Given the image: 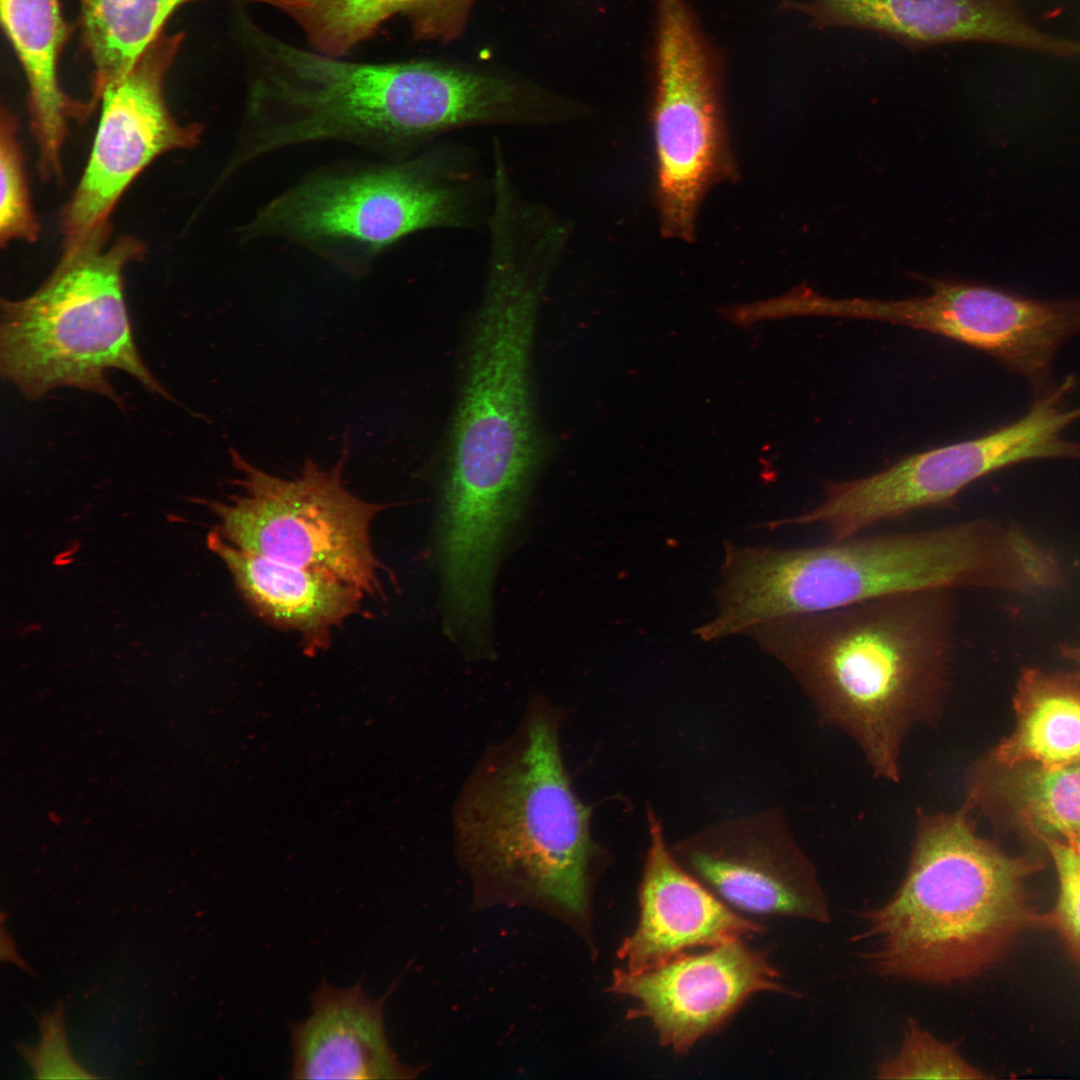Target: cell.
Here are the masks:
<instances>
[{
	"mask_svg": "<svg viewBox=\"0 0 1080 1080\" xmlns=\"http://www.w3.org/2000/svg\"><path fill=\"white\" fill-rule=\"evenodd\" d=\"M239 35L246 94L227 176L277 151L325 142L402 160L445 133L488 124L496 110L485 68L351 61L289 43L249 15H241Z\"/></svg>",
	"mask_w": 1080,
	"mask_h": 1080,
	"instance_id": "6da1fadb",
	"label": "cell"
},
{
	"mask_svg": "<svg viewBox=\"0 0 1080 1080\" xmlns=\"http://www.w3.org/2000/svg\"><path fill=\"white\" fill-rule=\"evenodd\" d=\"M955 590L922 589L777 618L745 635L781 662L822 718L898 781L904 739L935 721L950 684Z\"/></svg>",
	"mask_w": 1080,
	"mask_h": 1080,
	"instance_id": "7a4b0ae2",
	"label": "cell"
},
{
	"mask_svg": "<svg viewBox=\"0 0 1080 1080\" xmlns=\"http://www.w3.org/2000/svg\"><path fill=\"white\" fill-rule=\"evenodd\" d=\"M453 826L476 908L537 909L598 953L593 898L604 856L564 765L551 704L534 700L514 734L484 754L456 801Z\"/></svg>",
	"mask_w": 1080,
	"mask_h": 1080,
	"instance_id": "3957f363",
	"label": "cell"
},
{
	"mask_svg": "<svg viewBox=\"0 0 1080 1080\" xmlns=\"http://www.w3.org/2000/svg\"><path fill=\"white\" fill-rule=\"evenodd\" d=\"M1042 560L1022 529L990 519L806 547L726 543L717 612L696 634L704 641L744 635L777 618L922 589L1028 594Z\"/></svg>",
	"mask_w": 1080,
	"mask_h": 1080,
	"instance_id": "277c9868",
	"label": "cell"
},
{
	"mask_svg": "<svg viewBox=\"0 0 1080 1080\" xmlns=\"http://www.w3.org/2000/svg\"><path fill=\"white\" fill-rule=\"evenodd\" d=\"M546 287L521 265L501 264L487 273L437 522L439 542L461 558L483 561L502 553L542 459L530 355Z\"/></svg>",
	"mask_w": 1080,
	"mask_h": 1080,
	"instance_id": "5b68a950",
	"label": "cell"
},
{
	"mask_svg": "<svg viewBox=\"0 0 1080 1080\" xmlns=\"http://www.w3.org/2000/svg\"><path fill=\"white\" fill-rule=\"evenodd\" d=\"M967 803L919 812L906 875L883 905L864 911V959L881 976L949 985L977 976L1038 921L1026 893L1037 860L979 836Z\"/></svg>",
	"mask_w": 1080,
	"mask_h": 1080,
	"instance_id": "8992f818",
	"label": "cell"
},
{
	"mask_svg": "<svg viewBox=\"0 0 1080 1080\" xmlns=\"http://www.w3.org/2000/svg\"><path fill=\"white\" fill-rule=\"evenodd\" d=\"M487 181L472 153L433 144L402 160L319 167L260 206L240 228L245 243L281 240L361 277L402 239L488 219Z\"/></svg>",
	"mask_w": 1080,
	"mask_h": 1080,
	"instance_id": "52a82bcc",
	"label": "cell"
},
{
	"mask_svg": "<svg viewBox=\"0 0 1080 1080\" xmlns=\"http://www.w3.org/2000/svg\"><path fill=\"white\" fill-rule=\"evenodd\" d=\"M109 235L106 222L65 241L58 264L34 293L2 299L1 375L30 400L72 387L121 404L106 378L109 369L171 398L139 354L124 298L123 270L142 258L144 244L131 236L109 244Z\"/></svg>",
	"mask_w": 1080,
	"mask_h": 1080,
	"instance_id": "ba28073f",
	"label": "cell"
},
{
	"mask_svg": "<svg viewBox=\"0 0 1080 1080\" xmlns=\"http://www.w3.org/2000/svg\"><path fill=\"white\" fill-rule=\"evenodd\" d=\"M349 454L345 435L330 469L307 459L293 479L271 475L230 450L241 492L213 503L226 541L270 559L339 578L365 596L383 593V564L371 543V524L383 505L365 501L344 485Z\"/></svg>",
	"mask_w": 1080,
	"mask_h": 1080,
	"instance_id": "9c48e42d",
	"label": "cell"
},
{
	"mask_svg": "<svg viewBox=\"0 0 1080 1080\" xmlns=\"http://www.w3.org/2000/svg\"><path fill=\"white\" fill-rule=\"evenodd\" d=\"M652 125L662 235L695 239L707 192L738 177L720 62L687 0H656Z\"/></svg>",
	"mask_w": 1080,
	"mask_h": 1080,
	"instance_id": "30bf717a",
	"label": "cell"
},
{
	"mask_svg": "<svg viewBox=\"0 0 1080 1080\" xmlns=\"http://www.w3.org/2000/svg\"><path fill=\"white\" fill-rule=\"evenodd\" d=\"M1075 387L1066 377L1042 394L1017 421L980 437L906 456L889 467L860 478L827 482L821 511L839 537L913 511L951 501L979 478L1006 466L1041 458L1080 460V442L1062 431L1080 418V407L1066 409L1065 397Z\"/></svg>",
	"mask_w": 1080,
	"mask_h": 1080,
	"instance_id": "8fae6325",
	"label": "cell"
},
{
	"mask_svg": "<svg viewBox=\"0 0 1080 1080\" xmlns=\"http://www.w3.org/2000/svg\"><path fill=\"white\" fill-rule=\"evenodd\" d=\"M183 39L182 32H164L128 73L102 91L88 163L62 215L65 241L108 222L126 188L159 155L199 142L200 125L179 124L164 97L165 79Z\"/></svg>",
	"mask_w": 1080,
	"mask_h": 1080,
	"instance_id": "7c38bea8",
	"label": "cell"
},
{
	"mask_svg": "<svg viewBox=\"0 0 1080 1080\" xmlns=\"http://www.w3.org/2000/svg\"><path fill=\"white\" fill-rule=\"evenodd\" d=\"M780 978L768 951L738 939L642 972L616 968L608 990L634 999L627 1018L648 1019L659 1042L683 1055L718 1032L753 995L790 993Z\"/></svg>",
	"mask_w": 1080,
	"mask_h": 1080,
	"instance_id": "4fadbf2b",
	"label": "cell"
},
{
	"mask_svg": "<svg viewBox=\"0 0 1080 1080\" xmlns=\"http://www.w3.org/2000/svg\"><path fill=\"white\" fill-rule=\"evenodd\" d=\"M779 8L805 16L815 29L870 31L910 50L983 42L1080 57L1079 40L1038 29L1019 0H781Z\"/></svg>",
	"mask_w": 1080,
	"mask_h": 1080,
	"instance_id": "5bb4252c",
	"label": "cell"
},
{
	"mask_svg": "<svg viewBox=\"0 0 1080 1080\" xmlns=\"http://www.w3.org/2000/svg\"><path fill=\"white\" fill-rule=\"evenodd\" d=\"M675 857L717 899L744 917L831 920L814 866L779 829L742 828L705 835L677 848Z\"/></svg>",
	"mask_w": 1080,
	"mask_h": 1080,
	"instance_id": "9a60e30c",
	"label": "cell"
},
{
	"mask_svg": "<svg viewBox=\"0 0 1080 1080\" xmlns=\"http://www.w3.org/2000/svg\"><path fill=\"white\" fill-rule=\"evenodd\" d=\"M650 844L638 890L639 919L617 957L629 972L655 968L693 948H710L765 927L717 899L670 852L651 820Z\"/></svg>",
	"mask_w": 1080,
	"mask_h": 1080,
	"instance_id": "2e32d148",
	"label": "cell"
},
{
	"mask_svg": "<svg viewBox=\"0 0 1080 1080\" xmlns=\"http://www.w3.org/2000/svg\"><path fill=\"white\" fill-rule=\"evenodd\" d=\"M385 996L365 995L362 982L346 988L325 979L311 997V1013L290 1023L293 1079H413L421 1069L393 1051L384 1022Z\"/></svg>",
	"mask_w": 1080,
	"mask_h": 1080,
	"instance_id": "e0dca14e",
	"label": "cell"
},
{
	"mask_svg": "<svg viewBox=\"0 0 1080 1080\" xmlns=\"http://www.w3.org/2000/svg\"><path fill=\"white\" fill-rule=\"evenodd\" d=\"M248 606L265 622L295 632L305 651L326 648L333 630L361 609L365 594L336 577L208 538Z\"/></svg>",
	"mask_w": 1080,
	"mask_h": 1080,
	"instance_id": "ac0fdd59",
	"label": "cell"
},
{
	"mask_svg": "<svg viewBox=\"0 0 1080 1080\" xmlns=\"http://www.w3.org/2000/svg\"><path fill=\"white\" fill-rule=\"evenodd\" d=\"M0 10L4 33L28 85L39 169L47 179L58 178L68 119L90 110L87 103L73 102L59 82V58L69 34L61 1L0 0Z\"/></svg>",
	"mask_w": 1080,
	"mask_h": 1080,
	"instance_id": "d6986e66",
	"label": "cell"
},
{
	"mask_svg": "<svg viewBox=\"0 0 1080 1080\" xmlns=\"http://www.w3.org/2000/svg\"><path fill=\"white\" fill-rule=\"evenodd\" d=\"M476 0H281L279 10L319 52L344 57L402 16L414 38L449 43L465 31Z\"/></svg>",
	"mask_w": 1080,
	"mask_h": 1080,
	"instance_id": "ffe728a7",
	"label": "cell"
},
{
	"mask_svg": "<svg viewBox=\"0 0 1080 1080\" xmlns=\"http://www.w3.org/2000/svg\"><path fill=\"white\" fill-rule=\"evenodd\" d=\"M1014 731L988 758L1001 767L1080 761V671L1026 669L1015 695Z\"/></svg>",
	"mask_w": 1080,
	"mask_h": 1080,
	"instance_id": "44dd1931",
	"label": "cell"
},
{
	"mask_svg": "<svg viewBox=\"0 0 1080 1080\" xmlns=\"http://www.w3.org/2000/svg\"><path fill=\"white\" fill-rule=\"evenodd\" d=\"M967 802L1001 807L1039 841L1072 839L1080 835V761L1052 767L987 761L974 775Z\"/></svg>",
	"mask_w": 1080,
	"mask_h": 1080,
	"instance_id": "7402d4cb",
	"label": "cell"
},
{
	"mask_svg": "<svg viewBox=\"0 0 1080 1080\" xmlns=\"http://www.w3.org/2000/svg\"><path fill=\"white\" fill-rule=\"evenodd\" d=\"M204 0H79L81 39L93 65L92 109L102 91L121 79L181 6ZM269 5L272 0H242Z\"/></svg>",
	"mask_w": 1080,
	"mask_h": 1080,
	"instance_id": "603a6c76",
	"label": "cell"
},
{
	"mask_svg": "<svg viewBox=\"0 0 1080 1080\" xmlns=\"http://www.w3.org/2000/svg\"><path fill=\"white\" fill-rule=\"evenodd\" d=\"M879 1079H982L983 1073L971 1065L952 1043L936 1038L910 1018L900 1049L881 1062Z\"/></svg>",
	"mask_w": 1080,
	"mask_h": 1080,
	"instance_id": "cb8c5ba5",
	"label": "cell"
},
{
	"mask_svg": "<svg viewBox=\"0 0 1080 1080\" xmlns=\"http://www.w3.org/2000/svg\"><path fill=\"white\" fill-rule=\"evenodd\" d=\"M0 240L4 247L13 240L34 242L39 224L33 212L17 138L15 116L4 106L0 120Z\"/></svg>",
	"mask_w": 1080,
	"mask_h": 1080,
	"instance_id": "d4e9b609",
	"label": "cell"
},
{
	"mask_svg": "<svg viewBox=\"0 0 1080 1080\" xmlns=\"http://www.w3.org/2000/svg\"><path fill=\"white\" fill-rule=\"evenodd\" d=\"M1058 876V897L1054 910L1041 922L1053 926L1080 962V854L1064 839L1045 838Z\"/></svg>",
	"mask_w": 1080,
	"mask_h": 1080,
	"instance_id": "484cf974",
	"label": "cell"
},
{
	"mask_svg": "<svg viewBox=\"0 0 1080 1080\" xmlns=\"http://www.w3.org/2000/svg\"><path fill=\"white\" fill-rule=\"evenodd\" d=\"M64 1008L59 1004L39 1018L41 1040L37 1047L18 1046L22 1056L40 1079H93L73 1058L66 1037Z\"/></svg>",
	"mask_w": 1080,
	"mask_h": 1080,
	"instance_id": "4316f807",
	"label": "cell"
},
{
	"mask_svg": "<svg viewBox=\"0 0 1080 1080\" xmlns=\"http://www.w3.org/2000/svg\"><path fill=\"white\" fill-rule=\"evenodd\" d=\"M4 916H5V912L2 911V913H1V949H0L1 960L6 961V962L14 963L17 966H19L20 968L24 969L25 971H27L29 973H32L29 966L18 955L13 940L11 939V937L9 936V934L5 930Z\"/></svg>",
	"mask_w": 1080,
	"mask_h": 1080,
	"instance_id": "83f0119b",
	"label": "cell"
},
{
	"mask_svg": "<svg viewBox=\"0 0 1080 1080\" xmlns=\"http://www.w3.org/2000/svg\"><path fill=\"white\" fill-rule=\"evenodd\" d=\"M1067 841L1070 842L1075 847V849L1078 851V853L1080 854V835H1078V836H1076V837H1074L1072 839H1068Z\"/></svg>",
	"mask_w": 1080,
	"mask_h": 1080,
	"instance_id": "f1b7e54d",
	"label": "cell"
}]
</instances>
